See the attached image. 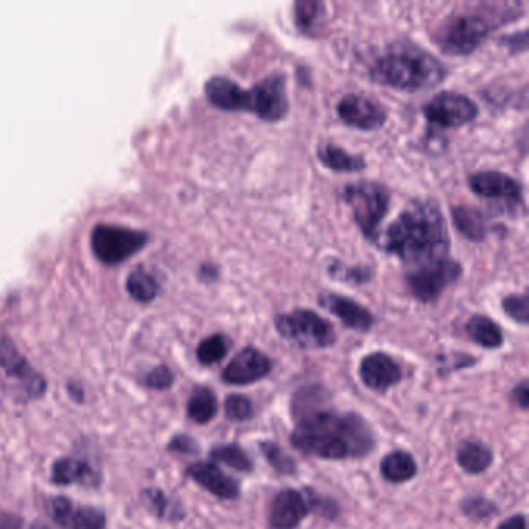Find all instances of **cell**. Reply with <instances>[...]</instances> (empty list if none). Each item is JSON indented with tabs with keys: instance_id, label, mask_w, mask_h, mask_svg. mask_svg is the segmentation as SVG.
I'll return each instance as SVG.
<instances>
[{
	"instance_id": "1",
	"label": "cell",
	"mask_w": 529,
	"mask_h": 529,
	"mask_svg": "<svg viewBox=\"0 0 529 529\" xmlns=\"http://www.w3.org/2000/svg\"><path fill=\"white\" fill-rule=\"evenodd\" d=\"M449 247L447 225L432 199L410 202L385 234V251L410 270L449 258Z\"/></svg>"
},
{
	"instance_id": "2",
	"label": "cell",
	"mask_w": 529,
	"mask_h": 529,
	"mask_svg": "<svg viewBox=\"0 0 529 529\" xmlns=\"http://www.w3.org/2000/svg\"><path fill=\"white\" fill-rule=\"evenodd\" d=\"M377 84L404 92H421L438 85L445 78V68L436 57L409 40L388 47L370 70Z\"/></svg>"
},
{
	"instance_id": "3",
	"label": "cell",
	"mask_w": 529,
	"mask_h": 529,
	"mask_svg": "<svg viewBox=\"0 0 529 529\" xmlns=\"http://www.w3.org/2000/svg\"><path fill=\"white\" fill-rule=\"evenodd\" d=\"M290 443L295 449L322 460H345L351 456L343 435V415H337L331 409L296 422Z\"/></svg>"
},
{
	"instance_id": "4",
	"label": "cell",
	"mask_w": 529,
	"mask_h": 529,
	"mask_svg": "<svg viewBox=\"0 0 529 529\" xmlns=\"http://www.w3.org/2000/svg\"><path fill=\"white\" fill-rule=\"evenodd\" d=\"M343 200L353 210L354 221L365 238L375 241L390 208L388 188L377 182L349 183L343 190Z\"/></svg>"
},
{
	"instance_id": "5",
	"label": "cell",
	"mask_w": 529,
	"mask_h": 529,
	"mask_svg": "<svg viewBox=\"0 0 529 529\" xmlns=\"http://www.w3.org/2000/svg\"><path fill=\"white\" fill-rule=\"evenodd\" d=\"M494 30L489 17L478 13H464L450 17L439 27L436 42L452 57H466L483 44Z\"/></svg>"
},
{
	"instance_id": "6",
	"label": "cell",
	"mask_w": 529,
	"mask_h": 529,
	"mask_svg": "<svg viewBox=\"0 0 529 529\" xmlns=\"http://www.w3.org/2000/svg\"><path fill=\"white\" fill-rule=\"evenodd\" d=\"M275 328L286 340L306 349H323L334 345L336 332L319 313L311 309H295L275 317Z\"/></svg>"
},
{
	"instance_id": "7",
	"label": "cell",
	"mask_w": 529,
	"mask_h": 529,
	"mask_svg": "<svg viewBox=\"0 0 529 529\" xmlns=\"http://www.w3.org/2000/svg\"><path fill=\"white\" fill-rule=\"evenodd\" d=\"M148 239V234L142 230L115 224H98L92 230L91 245L98 260L106 264H119L140 251Z\"/></svg>"
},
{
	"instance_id": "8",
	"label": "cell",
	"mask_w": 529,
	"mask_h": 529,
	"mask_svg": "<svg viewBox=\"0 0 529 529\" xmlns=\"http://www.w3.org/2000/svg\"><path fill=\"white\" fill-rule=\"evenodd\" d=\"M460 262L445 258L443 261L409 270L407 285L411 295L422 303L436 302L444 290L460 278Z\"/></svg>"
},
{
	"instance_id": "9",
	"label": "cell",
	"mask_w": 529,
	"mask_h": 529,
	"mask_svg": "<svg viewBox=\"0 0 529 529\" xmlns=\"http://www.w3.org/2000/svg\"><path fill=\"white\" fill-rule=\"evenodd\" d=\"M424 117L428 123L444 129H454L472 123L478 117L477 104L458 92H441L427 102Z\"/></svg>"
},
{
	"instance_id": "10",
	"label": "cell",
	"mask_w": 529,
	"mask_h": 529,
	"mask_svg": "<svg viewBox=\"0 0 529 529\" xmlns=\"http://www.w3.org/2000/svg\"><path fill=\"white\" fill-rule=\"evenodd\" d=\"M249 110L258 119L277 123L289 112V100L283 74L266 76L249 91Z\"/></svg>"
},
{
	"instance_id": "11",
	"label": "cell",
	"mask_w": 529,
	"mask_h": 529,
	"mask_svg": "<svg viewBox=\"0 0 529 529\" xmlns=\"http://www.w3.org/2000/svg\"><path fill=\"white\" fill-rule=\"evenodd\" d=\"M0 368L22 384L30 399L40 398L46 392V379L34 370L8 336L0 337Z\"/></svg>"
},
{
	"instance_id": "12",
	"label": "cell",
	"mask_w": 529,
	"mask_h": 529,
	"mask_svg": "<svg viewBox=\"0 0 529 529\" xmlns=\"http://www.w3.org/2000/svg\"><path fill=\"white\" fill-rule=\"evenodd\" d=\"M337 114L345 125L360 131L381 129L387 121V112L381 104L364 95H347L337 104Z\"/></svg>"
},
{
	"instance_id": "13",
	"label": "cell",
	"mask_w": 529,
	"mask_h": 529,
	"mask_svg": "<svg viewBox=\"0 0 529 529\" xmlns=\"http://www.w3.org/2000/svg\"><path fill=\"white\" fill-rule=\"evenodd\" d=\"M272 371V360L256 348H244L222 371V381L228 385H251Z\"/></svg>"
},
{
	"instance_id": "14",
	"label": "cell",
	"mask_w": 529,
	"mask_h": 529,
	"mask_svg": "<svg viewBox=\"0 0 529 529\" xmlns=\"http://www.w3.org/2000/svg\"><path fill=\"white\" fill-rule=\"evenodd\" d=\"M469 187L473 193L486 199L501 200L514 207L524 205L522 185L507 174L498 171H481L469 177Z\"/></svg>"
},
{
	"instance_id": "15",
	"label": "cell",
	"mask_w": 529,
	"mask_h": 529,
	"mask_svg": "<svg viewBox=\"0 0 529 529\" xmlns=\"http://www.w3.org/2000/svg\"><path fill=\"white\" fill-rule=\"evenodd\" d=\"M51 520L63 529H104V516L95 507H80L66 497L47 501Z\"/></svg>"
},
{
	"instance_id": "16",
	"label": "cell",
	"mask_w": 529,
	"mask_h": 529,
	"mask_svg": "<svg viewBox=\"0 0 529 529\" xmlns=\"http://www.w3.org/2000/svg\"><path fill=\"white\" fill-rule=\"evenodd\" d=\"M309 511V501L304 492L279 490L269 507V524L273 529H295Z\"/></svg>"
},
{
	"instance_id": "17",
	"label": "cell",
	"mask_w": 529,
	"mask_h": 529,
	"mask_svg": "<svg viewBox=\"0 0 529 529\" xmlns=\"http://www.w3.org/2000/svg\"><path fill=\"white\" fill-rule=\"evenodd\" d=\"M358 375L365 387L375 392H385L402 379V370L394 358L385 353H371L358 365Z\"/></svg>"
},
{
	"instance_id": "18",
	"label": "cell",
	"mask_w": 529,
	"mask_h": 529,
	"mask_svg": "<svg viewBox=\"0 0 529 529\" xmlns=\"http://www.w3.org/2000/svg\"><path fill=\"white\" fill-rule=\"evenodd\" d=\"M319 302L322 307L328 309L332 315H336L337 319L349 330L368 332L375 324L373 313L348 296L326 292L320 295Z\"/></svg>"
},
{
	"instance_id": "19",
	"label": "cell",
	"mask_w": 529,
	"mask_h": 529,
	"mask_svg": "<svg viewBox=\"0 0 529 529\" xmlns=\"http://www.w3.org/2000/svg\"><path fill=\"white\" fill-rule=\"evenodd\" d=\"M188 477L200 488L222 500H234L239 495V483L213 463H194L187 469Z\"/></svg>"
},
{
	"instance_id": "20",
	"label": "cell",
	"mask_w": 529,
	"mask_h": 529,
	"mask_svg": "<svg viewBox=\"0 0 529 529\" xmlns=\"http://www.w3.org/2000/svg\"><path fill=\"white\" fill-rule=\"evenodd\" d=\"M205 95L215 108L225 112L249 110V92L225 76H211L205 83Z\"/></svg>"
},
{
	"instance_id": "21",
	"label": "cell",
	"mask_w": 529,
	"mask_h": 529,
	"mask_svg": "<svg viewBox=\"0 0 529 529\" xmlns=\"http://www.w3.org/2000/svg\"><path fill=\"white\" fill-rule=\"evenodd\" d=\"M343 435L347 439L351 456H365L375 449V433L370 424L356 413L343 415Z\"/></svg>"
},
{
	"instance_id": "22",
	"label": "cell",
	"mask_w": 529,
	"mask_h": 529,
	"mask_svg": "<svg viewBox=\"0 0 529 529\" xmlns=\"http://www.w3.org/2000/svg\"><path fill=\"white\" fill-rule=\"evenodd\" d=\"M51 481L57 486L75 483L92 486L98 483V475L84 461L76 460V458H61L51 467Z\"/></svg>"
},
{
	"instance_id": "23",
	"label": "cell",
	"mask_w": 529,
	"mask_h": 529,
	"mask_svg": "<svg viewBox=\"0 0 529 529\" xmlns=\"http://www.w3.org/2000/svg\"><path fill=\"white\" fill-rule=\"evenodd\" d=\"M456 463L464 472L478 475L492 466L494 454L486 444L464 441L456 450Z\"/></svg>"
},
{
	"instance_id": "24",
	"label": "cell",
	"mask_w": 529,
	"mask_h": 529,
	"mask_svg": "<svg viewBox=\"0 0 529 529\" xmlns=\"http://www.w3.org/2000/svg\"><path fill=\"white\" fill-rule=\"evenodd\" d=\"M317 157H319L322 165L326 166L328 170L336 171V172H358V171L365 170V166H366L362 157L349 154L332 143H326V145L319 146Z\"/></svg>"
},
{
	"instance_id": "25",
	"label": "cell",
	"mask_w": 529,
	"mask_h": 529,
	"mask_svg": "<svg viewBox=\"0 0 529 529\" xmlns=\"http://www.w3.org/2000/svg\"><path fill=\"white\" fill-rule=\"evenodd\" d=\"M381 473L390 483L401 484L416 477L418 466L413 456L402 450H396L382 460Z\"/></svg>"
},
{
	"instance_id": "26",
	"label": "cell",
	"mask_w": 529,
	"mask_h": 529,
	"mask_svg": "<svg viewBox=\"0 0 529 529\" xmlns=\"http://www.w3.org/2000/svg\"><path fill=\"white\" fill-rule=\"evenodd\" d=\"M452 219L455 224L456 230L461 234H464V238L473 242H480L486 238L488 234V225L484 221L483 213L478 211L472 207H466V205H460L452 210Z\"/></svg>"
},
{
	"instance_id": "27",
	"label": "cell",
	"mask_w": 529,
	"mask_h": 529,
	"mask_svg": "<svg viewBox=\"0 0 529 529\" xmlns=\"http://www.w3.org/2000/svg\"><path fill=\"white\" fill-rule=\"evenodd\" d=\"M466 332L471 340L486 349H497L505 341L500 326L486 315H473L472 319L467 322Z\"/></svg>"
},
{
	"instance_id": "28",
	"label": "cell",
	"mask_w": 529,
	"mask_h": 529,
	"mask_svg": "<svg viewBox=\"0 0 529 529\" xmlns=\"http://www.w3.org/2000/svg\"><path fill=\"white\" fill-rule=\"evenodd\" d=\"M328 392L319 385L306 387L296 392L295 398L292 399V415L295 421H302L307 416L315 415L319 411L328 409Z\"/></svg>"
},
{
	"instance_id": "29",
	"label": "cell",
	"mask_w": 529,
	"mask_h": 529,
	"mask_svg": "<svg viewBox=\"0 0 529 529\" xmlns=\"http://www.w3.org/2000/svg\"><path fill=\"white\" fill-rule=\"evenodd\" d=\"M126 289L138 302L148 303L154 300L159 294V279L148 269L138 266L132 269L129 277L126 279Z\"/></svg>"
},
{
	"instance_id": "30",
	"label": "cell",
	"mask_w": 529,
	"mask_h": 529,
	"mask_svg": "<svg viewBox=\"0 0 529 529\" xmlns=\"http://www.w3.org/2000/svg\"><path fill=\"white\" fill-rule=\"evenodd\" d=\"M217 413V399L210 388L194 390L188 401V416L198 424L210 422Z\"/></svg>"
},
{
	"instance_id": "31",
	"label": "cell",
	"mask_w": 529,
	"mask_h": 529,
	"mask_svg": "<svg viewBox=\"0 0 529 529\" xmlns=\"http://www.w3.org/2000/svg\"><path fill=\"white\" fill-rule=\"evenodd\" d=\"M211 458L241 473H251L253 471V461L244 449L239 447L238 444L216 445L211 450Z\"/></svg>"
},
{
	"instance_id": "32",
	"label": "cell",
	"mask_w": 529,
	"mask_h": 529,
	"mask_svg": "<svg viewBox=\"0 0 529 529\" xmlns=\"http://www.w3.org/2000/svg\"><path fill=\"white\" fill-rule=\"evenodd\" d=\"M324 5L322 2L313 0H302L295 4V23L296 29L302 33H313V30L319 29L323 22Z\"/></svg>"
},
{
	"instance_id": "33",
	"label": "cell",
	"mask_w": 529,
	"mask_h": 529,
	"mask_svg": "<svg viewBox=\"0 0 529 529\" xmlns=\"http://www.w3.org/2000/svg\"><path fill=\"white\" fill-rule=\"evenodd\" d=\"M230 351V340L222 334H213L200 341L196 356L202 365H215L221 362Z\"/></svg>"
},
{
	"instance_id": "34",
	"label": "cell",
	"mask_w": 529,
	"mask_h": 529,
	"mask_svg": "<svg viewBox=\"0 0 529 529\" xmlns=\"http://www.w3.org/2000/svg\"><path fill=\"white\" fill-rule=\"evenodd\" d=\"M142 501L143 505L148 507L149 511L155 514V516H159V517L170 518V520H177V518L183 517V512L162 490H145L142 494Z\"/></svg>"
},
{
	"instance_id": "35",
	"label": "cell",
	"mask_w": 529,
	"mask_h": 529,
	"mask_svg": "<svg viewBox=\"0 0 529 529\" xmlns=\"http://www.w3.org/2000/svg\"><path fill=\"white\" fill-rule=\"evenodd\" d=\"M261 454L269 464L283 475H292L296 472V463L292 456L287 455L285 450L279 447L278 444L272 443V441H264L260 444Z\"/></svg>"
},
{
	"instance_id": "36",
	"label": "cell",
	"mask_w": 529,
	"mask_h": 529,
	"mask_svg": "<svg viewBox=\"0 0 529 529\" xmlns=\"http://www.w3.org/2000/svg\"><path fill=\"white\" fill-rule=\"evenodd\" d=\"M461 509L466 517L472 518L475 522H486L494 517L498 511L492 501L486 500L483 497L464 498L461 503Z\"/></svg>"
},
{
	"instance_id": "37",
	"label": "cell",
	"mask_w": 529,
	"mask_h": 529,
	"mask_svg": "<svg viewBox=\"0 0 529 529\" xmlns=\"http://www.w3.org/2000/svg\"><path fill=\"white\" fill-rule=\"evenodd\" d=\"M224 409H225V415H227L228 419H232V421H247L255 413L251 399L244 396V394H230V396H227Z\"/></svg>"
},
{
	"instance_id": "38",
	"label": "cell",
	"mask_w": 529,
	"mask_h": 529,
	"mask_svg": "<svg viewBox=\"0 0 529 529\" xmlns=\"http://www.w3.org/2000/svg\"><path fill=\"white\" fill-rule=\"evenodd\" d=\"M501 307L509 319L520 324H528L529 298L528 294L522 295H509L501 302Z\"/></svg>"
},
{
	"instance_id": "39",
	"label": "cell",
	"mask_w": 529,
	"mask_h": 529,
	"mask_svg": "<svg viewBox=\"0 0 529 529\" xmlns=\"http://www.w3.org/2000/svg\"><path fill=\"white\" fill-rule=\"evenodd\" d=\"M174 384V375L166 365H159L145 377V385L153 390H168Z\"/></svg>"
},
{
	"instance_id": "40",
	"label": "cell",
	"mask_w": 529,
	"mask_h": 529,
	"mask_svg": "<svg viewBox=\"0 0 529 529\" xmlns=\"http://www.w3.org/2000/svg\"><path fill=\"white\" fill-rule=\"evenodd\" d=\"M304 494H306L307 501H309V509L319 512L322 517L334 518L339 514V507H337L336 501L323 498V497H320L313 490H307Z\"/></svg>"
},
{
	"instance_id": "41",
	"label": "cell",
	"mask_w": 529,
	"mask_h": 529,
	"mask_svg": "<svg viewBox=\"0 0 529 529\" xmlns=\"http://www.w3.org/2000/svg\"><path fill=\"white\" fill-rule=\"evenodd\" d=\"M170 450L176 452V454H182V455H194L199 452V444L188 435H177L171 439Z\"/></svg>"
},
{
	"instance_id": "42",
	"label": "cell",
	"mask_w": 529,
	"mask_h": 529,
	"mask_svg": "<svg viewBox=\"0 0 529 529\" xmlns=\"http://www.w3.org/2000/svg\"><path fill=\"white\" fill-rule=\"evenodd\" d=\"M336 269H340L341 279L354 283V285H364L371 278L370 269L366 268H341L340 264H336Z\"/></svg>"
},
{
	"instance_id": "43",
	"label": "cell",
	"mask_w": 529,
	"mask_h": 529,
	"mask_svg": "<svg viewBox=\"0 0 529 529\" xmlns=\"http://www.w3.org/2000/svg\"><path fill=\"white\" fill-rule=\"evenodd\" d=\"M500 46L507 47L511 53H522V51L528 48V38H526V31H520V33L509 34V36H503L500 40Z\"/></svg>"
},
{
	"instance_id": "44",
	"label": "cell",
	"mask_w": 529,
	"mask_h": 529,
	"mask_svg": "<svg viewBox=\"0 0 529 529\" xmlns=\"http://www.w3.org/2000/svg\"><path fill=\"white\" fill-rule=\"evenodd\" d=\"M0 529H47L44 525L27 524L19 516H2L0 517Z\"/></svg>"
},
{
	"instance_id": "45",
	"label": "cell",
	"mask_w": 529,
	"mask_h": 529,
	"mask_svg": "<svg viewBox=\"0 0 529 529\" xmlns=\"http://www.w3.org/2000/svg\"><path fill=\"white\" fill-rule=\"evenodd\" d=\"M528 381L520 382L517 387H514L511 392L512 404L517 405L518 409L526 410L528 409Z\"/></svg>"
},
{
	"instance_id": "46",
	"label": "cell",
	"mask_w": 529,
	"mask_h": 529,
	"mask_svg": "<svg viewBox=\"0 0 529 529\" xmlns=\"http://www.w3.org/2000/svg\"><path fill=\"white\" fill-rule=\"evenodd\" d=\"M498 529H526V517L524 514H514L507 520H503L498 525Z\"/></svg>"
},
{
	"instance_id": "47",
	"label": "cell",
	"mask_w": 529,
	"mask_h": 529,
	"mask_svg": "<svg viewBox=\"0 0 529 529\" xmlns=\"http://www.w3.org/2000/svg\"><path fill=\"white\" fill-rule=\"evenodd\" d=\"M200 275L205 277V278H216L217 269L215 266H211V264H205V266L200 268Z\"/></svg>"
}]
</instances>
